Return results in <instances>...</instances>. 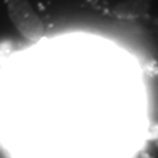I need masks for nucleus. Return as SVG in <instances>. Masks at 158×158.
Returning <instances> with one entry per match:
<instances>
[{
    "mask_svg": "<svg viewBox=\"0 0 158 158\" xmlns=\"http://www.w3.org/2000/svg\"><path fill=\"white\" fill-rule=\"evenodd\" d=\"M91 6L110 16L124 20V21H137L146 19L152 11V0H88Z\"/></svg>",
    "mask_w": 158,
    "mask_h": 158,
    "instance_id": "obj_2",
    "label": "nucleus"
},
{
    "mask_svg": "<svg viewBox=\"0 0 158 158\" xmlns=\"http://www.w3.org/2000/svg\"><path fill=\"white\" fill-rule=\"evenodd\" d=\"M9 23L24 41L38 44L48 36L49 27L34 0H4Z\"/></svg>",
    "mask_w": 158,
    "mask_h": 158,
    "instance_id": "obj_1",
    "label": "nucleus"
}]
</instances>
